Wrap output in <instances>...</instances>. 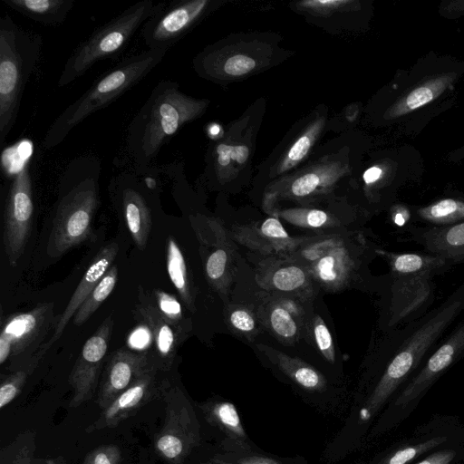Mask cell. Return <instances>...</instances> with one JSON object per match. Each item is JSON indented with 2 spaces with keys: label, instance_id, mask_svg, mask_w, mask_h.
Segmentation results:
<instances>
[{
  "label": "cell",
  "instance_id": "cell-1",
  "mask_svg": "<svg viewBox=\"0 0 464 464\" xmlns=\"http://www.w3.org/2000/svg\"><path fill=\"white\" fill-rule=\"evenodd\" d=\"M463 312L464 282L424 315L383 333L374 353L375 364L380 367L381 373L360 411L359 423L368 421L399 385L420 366Z\"/></svg>",
  "mask_w": 464,
  "mask_h": 464
},
{
  "label": "cell",
  "instance_id": "cell-2",
  "mask_svg": "<svg viewBox=\"0 0 464 464\" xmlns=\"http://www.w3.org/2000/svg\"><path fill=\"white\" fill-rule=\"evenodd\" d=\"M390 271L381 286L379 327L383 333L407 324L427 314L434 302L433 278L453 265L444 257L426 253H395L377 249Z\"/></svg>",
  "mask_w": 464,
  "mask_h": 464
},
{
  "label": "cell",
  "instance_id": "cell-3",
  "mask_svg": "<svg viewBox=\"0 0 464 464\" xmlns=\"http://www.w3.org/2000/svg\"><path fill=\"white\" fill-rule=\"evenodd\" d=\"M208 102L187 95L170 80L158 82L128 128L127 147L137 167L145 169L183 125L203 114Z\"/></svg>",
  "mask_w": 464,
  "mask_h": 464
},
{
  "label": "cell",
  "instance_id": "cell-4",
  "mask_svg": "<svg viewBox=\"0 0 464 464\" xmlns=\"http://www.w3.org/2000/svg\"><path fill=\"white\" fill-rule=\"evenodd\" d=\"M100 160L92 156L73 159L62 178L63 189L47 242V254L58 257L91 234L99 203Z\"/></svg>",
  "mask_w": 464,
  "mask_h": 464
},
{
  "label": "cell",
  "instance_id": "cell-5",
  "mask_svg": "<svg viewBox=\"0 0 464 464\" xmlns=\"http://www.w3.org/2000/svg\"><path fill=\"white\" fill-rule=\"evenodd\" d=\"M169 50L148 49L131 55L96 79L90 88L68 105L47 130L43 145H60L77 125L92 113L107 107L140 82L164 58Z\"/></svg>",
  "mask_w": 464,
  "mask_h": 464
},
{
  "label": "cell",
  "instance_id": "cell-6",
  "mask_svg": "<svg viewBox=\"0 0 464 464\" xmlns=\"http://www.w3.org/2000/svg\"><path fill=\"white\" fill-rule=\"evenodd\" d=\"M43 41L10 15L0 17V144L16 122L24 89L38 64Z\"/></svg>",
  "mask_w": 464,
  "mask_h": 464
},
{
  "label": "cell",
  "instance_id": "cell-7",
  "mask_svg": "<svg viewBox=\"0 0 464 464\" xmlns=\"http://www.w3.org/2000/svg\"><path fill=\"white\" fill-rule=\"evenodd\" d=\"M162 2L141 0L97 27L82 41L65 62L58 86L64 87L82 76L98 62L122 52L136 32L160 7Z\"/></svg>",
  "mask_w": 464,
  "mask_h": 464
},
{
  "label": "cell",
  "instance_id": "cell-8",
  "mask_svg": "<svg viewBox=\"0 0 464 464\" xmlns=\"http://www.w3.org/2000/svg\"><path fill=\"white\" fill-rule=\"evenodd\" d=\"M53 304H41L34 309L9 316L0 334V363L11 359V369L20 366L36 367L44 339L55 326ZM22 367V368H23Z\"/></svg>",
  "mask_w": 464,
  "mask_h": 464
},
{
  "label": "cell",
  "instance_id": "cell-9",
  "mask_svg": "<svg viewBox=\"0 0 464 464\" xmlns=\"http://www.w3.org/2000/svg\"><path fill=\"white\" fill-rule=\"evenodd\" d=\"M200 245L206 277L220 296L227 297L235 276L237 246L221 221L205 216L190 217Z\"/></svg>",
  "mask_w": 464,
  "mask_h": 464
},
{
  "label": "cell",
  "instance_id": "cell-10",
  "mask_svg": "<svg viewBox=\"0 0 464 464\" xmlns=\"http://www.w3.org/2000/svg\"><path fill=\"white\" fill-rule=\"evenodd\" d=\"M166 414L154 440L156 453L169 464H182L200 440L195 412L183 392L165 389Z\"/></svg>",
  "mask_w": 464,
  "mask_h": 464
},
{
  "label": "cell",
  "instance_id": "cell-11",
  "mask_svg": "<svg viewBox=\"0 0 464 464\" xmlns=\"http://www.w3.org/2000/svg\"><path fill=\"white\" fill-rule=\"evenodd\" d=\"M360 233H350L346 240L306 267L318 287L328 293L343 290L359 278L366 260L376 250Z\"/></svg>",
  "mask_w": 464,
  "mask_h": 464
},
{
  "label": "cell",
  "instance_id": "cell-12",
  "mask_svg": "<svg viewBox=\"0 0 464 464\" xmlns=\"http://www.w3.org/2000/svg\"><path fill=\"white\" fill-rule=\"evenodd\" d=\"M33 214V186L27 159L14 173L5 205L3 241L11 266H15L24 253Z\"/></svg>",
  "mask_w": 464,
  "mask_h": 464
},
{
  "label": "cell",
  "instance_id": "cell-13",
  "mask_svg": "<svg viewBox=\"0 0 464 464\" xmlns=\"http://www.w3.org/2000/svg\"><path fill=\"white\" fill-rule=\"evenodd\" d=\"M347 167L337 160H326L284 177L268 186L264 208L268 211L275 200L309 202L330 193L346 174Z\"/></svg>",
  "mask_w": 464,
  "mask_h": 464
},
{
  "label": "cell",
  "instance_id": "cell-14",
  "mask_svg": "<svg viewBox=\"0 0 464 464\" xmlns=\"http://www.w3.org/2000/svg\"><path fill=\"white\" fill-rule=\"evenodd\" d=\"M209 5L208 0L162 2L141 27L145 44L149 49L169 50L203 17Z\"/></svg>",
  "mask_w": 464,
  "mask_h": 464
},
{
  "label": "cell",
  "instance_id": "cell-15",
  "mask_svg": "<svg viewBox=\"0 0 464 464\" xmlns=\"http://www.w3.org/2000/svg\"><path fill=\"white\" fill-rule=\"evenodd\" d=\"M255 278L263 291L290 296L305 304L318 291L307 269L285 256H261L255 266Z\"/></svg>",
  "mask_w": 464,
  "mask_h": 464
},
{
  "label": "cell",
  "instance_id": "cell-16",
  "mask_svg": "<svg viewBox=\"0 0 464 464\" xmlns=\"http://www.w3.org/2000/svg\"><path fill=\"white\" fill-rule=\"evenodd\" d=\"M301 301L263 291L253 305L262 328L285 345H293L305 337L308 314Z\"/></svg>",
  "mask_w": 464,
  "mask_h": 464
},
{
  "label": "cell",
  "instance_id": "cell-17",
  "mask_svg": "<svg viewBox=\"0 0 464 464\" xmlns=\"http://www.w3.org/2000/svg\"><path fill=\"white\" fill-rule=\"evenodd\" d=\"M112 326V318L108 316L85 342L68 379L72 391L69 402L71 408H76L92 398L98 387Z\"/></svg>",
  "mask_w": 464,
  "mask_h": 464
},
{
  "label": "cell",
  "instance_id": "cell-18",
  "mask_svg": "<svg viewBox=\"0 0 464 464\" xmlns=\"http://www.w3.org/2000/svg\"><path fill=\"white\" fill-rule=\"evenodd\" d=\"M464 357V319L438 343L419 367L395 401L396 406L406 405L419 397L448 368Z\"/></svg>",
  "mask_w": 464,
  "mask_h": 464
},
{
  "label": "cell",
  "instance_id": "cell-19",
  "mask_svg": "<svg viewBox=\"0 0 464 464\" xmlns=\"http://www.w3.org/2000/svg\"><path fill=\"white\" fill-rule=\"evenodd\" d=\"M229 233L235 242L262 256L290 254L318 235L291 237L279 218L273 216L249 224L233 225Z\"/></svg>",
  "mask_w": 464,
  "mask_h": 464
},
{
  "label": "cell",
  "instance_id": "cell-20",
  "mask_svg": "<svg viewBox=\"0 0 464 464\" xmlns=\"http://www.w3.org/2000/svg\"><path fill=\"white\" fill-rule=\"evenodd\" d=\"M157 368H153L118 395L100 416L86 427L87 433L106 428H113L127 418L136 414L143 406L159 395H163L167 386L156 378Z\"/></svg>",
  "mask_w": 464,
  "mask_h": 464
},
{
  "label": "cell",
  "instance_id": "cell-21",
  "mask_svg": "<svg viewBox=\"0 0 464 464\" xmlns=\"http://www.w3.org/2000/svg\"><path fill=\"white\" fill-rule=\"evenodd\" d=\"M156 368L149 354L120 349L107 362L96 400L105 409L118 395L151 369Z\"/></svg>",
  "mask_w": 464,
  "mask_h": 464
},
{
  "label": "cell",
  "instance_id": "cell-22",
  "mask_svg": "<svg viewBox=\"0 0 464 464\" xmlns=\"http://www.w3.org/2000/svg\"><path fill=\"white\" fill-rule=\"evenodd\" d=\"M118 251V244L116 242H111L101 248L95 255L70 298L68 304L57 318L53 334L42 347L39 353L40 358H42L54 342L61 337L70 319L74 316L82 304L86 300L107 271L111 268L117 256Z\"/></svg>",
  "mask_w": 464,
  "mask_h": 464
},
{
  "label": "cell",
  "instance_id": "cell-23",
  "mask_svg": "<svg viewBox=\"0 0 464 464\" xmlns=\"http://www.w3.org/2000/svg\"><path fill=\"white\" fill-rule=\"evenodd\" d=\"M133 173L120 174L113 183L118 188L123 215L134 243L143 249L148 242L152 219L150 208Z\"/></svg>",
  "mask_w": 464,
  "mask_h": 464
},
{
  "label": "cell",
  "instance_id": "cell-24",
  "mask_svg": "<svg viewBox=\"0 0 464 464\" xmlns=\"http://www.w3.org/2000/svg\"><path fill=\"white\" fill-rule=\"evenodd\" d=\"M136 312L150 329L155 347L152 363L158 370L167 371L172 365L179 345L185 339L160 314L155 304L140 288Z\"/></svg>",
  "mask_w": 464,
  "mask_h": 464
},
{
  "label": "cell",
  "instance_id": "cell-25",
  "mask_svg": "<svg viewBox=\"0 0 464 464\" xmlns=\"http://www.w3.org/2000/svg\"><path fill=\"white\" fill-rule=\"evenodd\" d=\"M409 239L429 254L449 260L453 266L464 263V221L447 227L407 225Z\"/></svg>",
  "mask_w": 464,
  "mask_h": 464
},
{
  "label": "cell",
  "instance_id": "cell-26",
  "mask_svg": "<svg viewBox=\"0 0 464 464\" xmlns=\"http://www.w3.org/2000/svg\"><path fill=\"white\" fill-rule=\"evenodd\" d=\"M206 420L223 435L222 445L228 452L251 451L236 406L226 401H210L199 406Z\"/></svg>",
  "mask_w": 464,
  "mask_h": 464
},
{
  "label": "cell",
  "instance_id": "cell-27",
  "mask_svg": "<svg viewBox=\"0 0 464 464\" xmlns=\"http://www.w3.org/2000/svg\"><path fill=\"white\" fill-rule=\"evenodd\" d=\"M257 348L281 372L303 390L312 392L325 390V377L309 363L266 344L258 343Z\"/></svg>",
  "mask_w": 464,
  "mask_h": 464
},
{
  "label": "cell",
  "instance_id": "cell-28",
  "mask_svg": "<svg viewBox=\"0 0 464 464\" xmlns=\"http://www.w3.org/2000/svg\"><path fill=\"white\" fill-rule=\"evenodd\" d=\"M22 15L45 25L63 24L72 10L75 0H1Z\"/></svg>",
  "mask_w": 464,
  "mask_h": 464
},
{
  "label": "cell",
  "instance_id": "cell-29",
  "mask_svg": "<svg viewBox=\"0 0 464 464\" xmlns=\"http://www.w3.org/2000/svg\"><path fill=\"white\" fill-rule=\"evenodd\" d=\"M167 270L171 283L187 308L195 312V298L187 264L180 247L171 237L167 241Z\"/></svg>",
  "mask_w": 464,
  "mask_h": 464
},
{
  "label": "cell",
  "instance_id": "cell-30",
  "mask_svg": "<svg viewBox=\"0 0 464 464\" xmlns=\"http://www.w3.org/2000/svg\"><path fill=\"white\" fill-rule=\"evenodd\" d=\"M415 220L425 227H447L464 221V201L443 198L416 210Z\"/></svg>",
  "mask_w": 464,
  "mask_h": 464
},
{
  "label": "cell",
  "instance_id": "cell-31",
  "mask_svg": "<svg viewBox=\"0 0 464 464\" xmlns=\"http://www.w3.org/2000/svg\"><path fill=\"white\" fill-rule=\"evenodd\" d=\"M324 118L313 121L295 140L281 157L276 167V174H283L299 164L309 153L324 126Z\"/></svg>",
  "mask_w": 464,
  "mask_h": 464
},
{
  "label": "cell",
  "instance_id": "cell-32",
  "mask_svg": "<svg viewBox=\"0 0 464 464\" xmlns=\"http://www.w3.org/2000/svg\"><path fill=\"white\" fill-rule=\"evenodd\" d=\"M272 216L297 227L312 230L336 229L341 227V221L337 218L319 208H291L276 210Z\"/></svg>",
  "mask_w": 464,
  "mask_h": 464
},
{
  "label": "cell",
  "instance_id": "cell-33",
  "mask_svg": "<svg viewBox=\"0 0 464 464\" xmlns=\"http://www.w3.org/2000/svg\"><path fill=\"white\" fill-rule=\"evenodd\" d=\"M225 321L235 334L252 342L262 328L253 305L228 304L225 308Z\"/></svg>",
  "mask_w": 464,
  "mask_h": 464
},
{
  "label": "cell",
  "instance_id": "cell-34",
  "mask_svg": "<svg viewBox=\"0 0 464 464\" xmlns=\"http://www.w3.org/2000/svg\"><path fill=\"white\" fill-rule=\"evenodd\" d=\"M118 280V267L111 266L73 316V324L82 325L109 297Z\"/></svg>",
  "mask_w": 464,
  "mask_h": 464
},
{
  "label": "cell",
  "instance_id": "cell-35",
  "mask_svg": "<svg viewBox=\"0 0 464 464\" xmlns=\"http://www.w3.org/2000/svg\"><path fill=\"white\" fill-rule=\"evenodd\" d=\"M36 435L32 430L19 433L14 440L2 448L0 464H34Z\"/></svg>",
  "mask_w": 464,
  "mask_h": 464
},
{
  "label": "cell",
  "instance_id": "cell-36",
  "mask_svg": "<svg viewBox=\"0 0 464 464\" xmlns=\"http://www.w3.org/2000/svg\"><path fill=\"white\" fill-rule=\"evenodd\" d=\"M153 295L155 305L163 318L183 338H186L190 329V323L185 319L179 301L174 295L160 289L154 290Z\"/></svg>",
  "mask_w": 464,
  "mask_h": 464
},
{
  "label": "cell",
  "instance_id": "cell-37",
  "mask_svg": "<svg viewBox=\"0 0 464 464\" xmlns=\"http://www.w3.org/2000/svg\"><path fill=\"white\" fill-rule=\"evenodd\" d=\"M250 148L244 143L220 142L215 150L217 171L221 179L228 173L233 163L242 166L248 160Z\"/></svg>",
  "mask_w": 464,
  "mask_h": 464
},
{
  "label": "cell",
  "instance_id": "cell-38",
  "mask_svg": "<svg viewBox=\"0 0 464 464\" xmlns=\"http://www.w3.org/2000/svg\"><path fill=\"white\" fill-rule=\"evenodd\" d=\"M311 334L317 351L325 361L334 363L336 359L334 343L324 319L318 314L309 318L306 334Z\"/></svg>",
  "mask_w": 464,
  "mask_h": 464
},
{
  "label": "cell",
  "instance_id": "cell-39",
  "mask_svg": "<svg viewBox=\"0 0 464 464\" xmlns=\"http://www.w3.org/2000/svg\"><path fill=\"white\" fill-rule=\"evenodd\" d=\"M446 440V437H435L418 444L404 447L392 452L378 464H408L420 455L438 447Z\"/></svg>",
  "mask_w": 464,
  "mask_h": 464
},
{
  "label": "cell",
  "instance_id": "cell-40",
  "mask_svg": "<svg viewBox=\"0 0 464 464\" xmlns=\"http://www.w3.org/2000/svg\"><path fill=\"white\" fill-rule=\"evenodd\" d=\"M34 370V368L31 366L23 367L2 378L0 385V409L9 404L20 394L28 376Z\"/></svg>",
  "mask_w": 464,
  "mask_h": 464
},
{
  "label": "cell",
  "instance_id": "cell-41",
  "mask_svg": "<svg viewBox=\"0 0 464 464\" xmlns=\"http://www.w3.org/2000/svg\"><path fill=\"white\" fill-rule=\"evenodd\" d=\"M212 464H283L272 458L251 454L250 451L228 452L215 457Z\"/></svg>",
  "mask_w": 464,
  "mask_h": 464
},
{
  "label": "cell",
  "instance_id": "cell-42",
  "mask_svg": "<svg viewBox=\"0 0 464 464\" xmlns=\"http://www.w3.org/2000/svg\"><path fill=\"white\" fill-rule=\"evenodd\" d=\"M121 451L113 444L97 447L89 452L82 464H120Z\"/></svg>",
  "mask_w": 464,
  "mask_h": 464
},
{
  "label": "cell",
  "instance_id": "cell-43",
  "mask_svg": "<svg viewBox=\"0 0 464 464\" xmlns=\"http://www.w3.org/2000/svg\"><path fill=\"white\" fill-rule=\"evenodd\" d=\"M434 98L433 91L429 87H420L412 91L406 98V106L409 110H415L429 103Z\"/></svg>",
  "mask_w": 464,
  "mask_h": 464
},
{
  "label": "cell",
  "instance_id": "cell-44",
  "mask_svg": "<svg viewBox=\"0 0 464 464\" xmlns=\"http://www.w3.org/2000/svg\"><path fill=\"white\" fill-rule=\"evenodd\" d=\"M349 3H350L349 1L330 0V1H305V2L300 3V5L304 8L322 14V13H328L330 11L337 10L338 8H340L343 5H345Z\"/></svg>",
  "mask_w": 464,
  "mask_h": 464
},
{
  "label": "cell",
  "instance_id": "cell-45",
  "mask_svg": "<svg viewBox=\"0 0 464 464\" xmlns=\"http://www.w3.org/2000/svg\"><path fill=\"white\" fill-rule=\"evenodd\" d=\"M152 335L150 329L145 326H140L135 330L129 338V343L135 349L142 350L144 347L152 343Z\"/></svg>",
  "mask_w": 464,
  "mask_h": 464
},
{
  "label": "cell",
  "instance_id": "cell-46",
  "mask_svg": "<svg viewBox=\"0 0 464 464\" xmlns=\"http://www.w3.org/2000/svg\"><path fill=\"white\" fill-rule=\"evenodd\" d=\"M456 456L453 450H440L430 455L417 464H450Z\"/></svg>",
  "mask_w": 464,
  "mask_h": 464
},
{
  "label": "cell",
  "instance_id": "cell-47",
  "mask_svg": "<svg viewBox=\"0 0 464 464\" xmlns=\"http://www.w3.org/2000/svg\"><path fill=\"white\" fill-rule=\"evenodd\" d=\"M382 172V169L378 167H372L368 169L363 174L364 182L368 185L374 183L380 179Z\"/></svg>",
  "mask_w": 464,
  "mask_h": 464
},
{
  "label": "cell",
  "instance_id": "cell-48",
  "mask_svg": "<svg viewBox=\"0 0 464 464\" xmlns=\"http://www.w3.org/2000/svg\"><path fill=\"white\" fill-rule=\"evenodd\" d=\"M34 464H67V462L63 456H58L54 458L34 459Z\"/></svg>",
  "mask_w": 464,
  "mask_h": 464
},
{
  "label": "cell",
  "instance_id": "cell-49",
  "mask_svg": "<svg viewBox=\"0 0 464 464\" xmlns=\"http://www.w3.org/2000/svg\"><path fill=\"white\" fill-rule=\"evenodd\" d=\"M204 464H212L211 462H207V463H204Z\"/></svg>",
  "mask_w": 464,
  "mask_h": 464
}]
</instances>
